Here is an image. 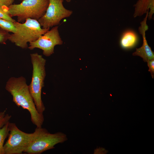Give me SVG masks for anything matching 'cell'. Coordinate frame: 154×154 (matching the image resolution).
Instances as JSON below:
<instances>
[{"label":"cell","mask_w":154,"mask_h":154,"mask_svg":"<svg viewBox=\"0 0 154 154\" xmlns=\"http://www.w3.org/2000/svg\"><path fill=\"white\" fill-rule=\"evenodd\" d=\"M10 35L9 32L0 29V43L5 44Z\"/></svg>","instance_id":"obj_16"},{"label":"cell","mask_w":154,"mask_h":154,"mask_svg":"<svg viewBox=\"0 0 154 154\" xmlns=\"http://www.w3.org/2000/svg\"><path fill=\"white\" fill-rule=\"evenodd\" d=\"M147 65L149 68L148 71L150 72L152 77L153 78L154 76V59L149 61L147 62Z\"/></svg>","instance_id":"obj_17"},{"label":"cell","mask_w":154,"mask_h":154,"mask_svg":"<svg viewBox=\"0 0 154 154\" xmlns=\"http://www.w3.org/2000/svg\"><path fill=\"white\" fill-rule=\"evenodd\" d=\"M36 135L24 153L28 154H40L46 151L54 148L55 146L67 141L64 133L59 132L51 133L45 128L37 127Z\"/></svg>","instance_id":"obj_5"},{"label":"cell","mask_w":154,"mask_h":154,"mask_svg":"<svg viewBox=\"0 0 154 154\" xmlns=\"http://www.w3.org/2000/svg\"><path fill=\"white\" fill-rule=\"evenodd\" d=\"M33 67L31 81L28 85L30 93L38 112L43 114L45 108L41 98V92L44 86L46 75V60L37 53L30 54Z\"/></svg>","instance_id":"obj_2"},{"label":"cell","mask_w":154,"mask_h":154,"mask_svg":"<svg viewBox=\"0 0 154 154\" xmlns=\"http://www.w3.org/2000/svg\"><path fill=\"white\" fill-rule=\"evenodd\" d=\"M7 7L0 6V18L14 22L16 21L13 19L9 14Z\"/></svg>","instance_id":"obj_15"},{"label":"cell","mask_w":154,"mask_h":154,"mask_svg":"<svg viewBox=\"0 0 154 154\" xmlns=\"http://www.w3.org/2000/svg\"><path fill=\"white\" fill-rule=\"evenodd\" d=\"M134 17L141 16L149 12L148 18L151 20L154 13V0H138L134 5Z\"/></svg>","instance_id":"obj_10"},{"label":"cell","mask_w":154,"mask_h":154,"mask_svg":"<svg viewBox=\"0 0 154 154\" xmlns=\"http://www.w3.org/2000/svg\"><path fill=\"white\" fill-rule=\"evenodd\" d=\"M8 138L4 145L5 154H21L29 146L35 138L36 131L28 133L18 128L16 124L9 123Z\"/></svg>","instance_id":"obj_6"},{"label":"cell","mask_w":154,"mask_h":154,"mask_svg":"<svg viewBox=\"0 0 154 154\" xmlns=\"http://www.w3.org/2000/svg\"><path fill=\"white\" fill-rule=\"evenodd\" d=\"M5 88L11 94L13 101L17 106L21 107L29 112L33 123L37 127H42L44 116L37 110L26 78L23 76L11 77L7 82Z\"/></svg>","instance_id":"obj_1"},{"label":"cell","mask_w":154,"mask_h":154,"mask_svg":"<svg viewBox=\"0 0 154 154\" xmlns=\"http://www.w3.org/2000/svg\"><path fill=\"white\" fill-rule=\"evenodd\" d=\"M0 29L14 33L15 28L13 22L0 18Z\"/></svg>","instance_id":"obj_13"},{"label":"cell","mask_w":154,"mask_h":154,"mask_svg":"<svg viewBox=\"0 0 154 154\" xmlns=\"http://www.w3.org/2000/svg\"><path fill=\"white\" fill-rule=\"evenodd\" d=\"M14 33L10 34L8 40L17 46L24 49L28 48V43L34 42L49 29L41 28L37 20L27 19L23 23L13 22Z\"/></svg>","instance_id":"obj_3"},{"label":"cell","mask_w":154,"mask_h":154,"mask_svg":"<svg viewBox=\"0 0 154 154\" xmlns=\"http://www.w3.org/2000/svg\"><path fill=\"white\" fill-rule=\"evenodd\" d=\"M19 0L22 1H23V0Z\"/></svg>","instance_id":"obj_20"},{"label":"cell","mask_w":154,"mask_h":154,"mask_svg":"<svg viewBox=\"0 0 154 154\" xmlns=\"http://www.w3.org/2000/svg\"><path fill=\"white\" fill-rule=\"evenodd\" d=\"M146 13L145 17L141 22L140 26L138 28L139 33L142 37L143 44L141 47L136 48V51L133 53V55L140 56L143 58V61L148 62L150 60L154 59V54L148 45L145 37V32L148 29V26L147 24L148 12Z\"/></svg>","instance_id":"obj_9"},{"label":"cell","mask_w":154,"mask_h":154,"mask_svg":"<svg viewBox=\"0 0 154 154\" xmlns=\"http://www.w3.org/2000/svg\"><path fill=\"white\" fill-rule=\"evenodd\" d=\"M138 35L134 31L127 30L122 34L120 40V44L123 49H128L135 46L138 42Z\"/></svg>","instance_id":"obj_11"},{"label":"cell","mask_w":154,"mask_h":154,"mask_svg":"<svg viewBox=\"0 0 154 154\" xmlns=\"http://www.w3.org/2000/svg\"><path fill=\"white\" fill-rule=\"evenodd\" d=\"M58 27V26L52 27L36 41L29 43L28 48L30 50L35 48L40 49L43 51L44 55L47 57L50 56L54 53L55 46L63 44Z\"/></svg>","instance_id":"obj_8"},{"label":"cell","mask_w":154,"mask_h":154,"mask_svg":"<svg viewBox=\"0 0 154 154\" xmlns=\"http://www.w3.org/2000/svg\"><path fill=\"white\" fill-rule=\"evenodd\" d=\"M66 2L69 3L71 1V0H65Z\"/></svg>","instance_id":"obj_19"},{"label":"cell","mask_w":154,"mask_h":154,"mask_svg":"<svg viewBox=\"0 0 154 154\" xmlns=\"http://www.w3.org/2000/svg\"><path fill=\"white\" fill-rule=\"evenodd\" d=\"M49 0H23L18 4H12L7 7L8 13L12 17H17V21L24 22L29 18L38 20L45 14Z\"/></svg>","instance_id":"obj_4"},{"label":"cell","mask_w":154,"mask_h":154,"mask_svg":"<svg viewBox=\"0 0 154 154\" xmlns=\"http://www.w3.org/2000/svg\"><path fill=\"white\" fill-rule=\"evenodd\" d=\"M6 110L0 112V128L3 127L6 123L9 121L11 116L6 114Z\"/></svg>","instance_id":"obj_14"},{"label":"cell","mask_w":154,"mask_h":154,"mask_svg":"<svg viewBox=\"0 0 154 154\" xmlns=\"http://www.w3.org/2000/svg\"><path fill=\"white\" fill-rule=\"evenodd\" d=\"M9 123L8 122L0 128V154H5L4 143L9 133Z\"/></svg>","instance_id":"obj_12"},{"label":"cell","mask_w":154,"mask_h":154,"mask_svg":"<svg viewBox=\"0 0 154 154\" xmlns=\"http://www.w3.org/2000/svg\"><path fill=\"white\" fill-rule=\"evenodd\" d=\"M15 0H0V6L8 7L13 4Z\"/></svg>","instance_id":"obj_18"},{"label":"cell","mask_w":154,"mask_h":154,"mask_svg":"<svg viewBox=\"0 0 154 154\" xmlns=\"http://www.w3.org/2000/svg\"><path fill=\"white\" fill-rule=\"evenodd\" d=\"M63 1L64 0H49L45 13L38 20L42 28L50 29L59 25L62 19L72 15L73 11L64 7Z\"/></svg>","instance_id":"obj_7"}]
</instances>
